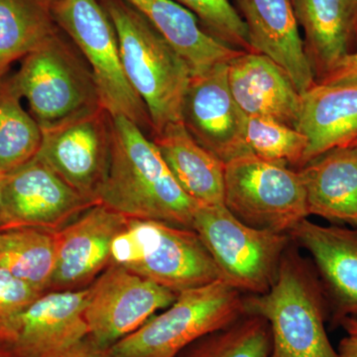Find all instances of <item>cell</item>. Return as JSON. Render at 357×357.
I'll list each match as a JSON object with an SVG mask.
<instances>
[{
    "mask_svg": "<svg viewBox=\"0 0 357 357\" xmlns=\"http://www.w3.org/2000/svg\"><path fill=\"white\" fill-rule=\"evenodd\" d=\"M110 134L109 165L96 204L128 218L192 229L199 204L183 191L153 141L124 116H110Z\"/></svg>",
    "mask_w": 357,
    "mask_h": 357,
    "instance_id": "cell-1",
    "label": "cell"
},
{
    "mask_svg": "<svg viewBox=\"0 0 357 357\" xmlns=\"http://www.w3.org/2000/svg\"><path fill=\"white\" fill-rule=\"evenodd\" d=\"M116 31L124 73L144 102L152 133L183 122L192 73L184 58L140 13L123 0H102Z\"/></svg>",
    "mask_w": 357,
    "mask_h": 357,
    "instance_id": "cell-2",
    "label": "cell"
},
{
    "mask_svg": "<svg viewBox=\"0 0 357 357\" xmlns=\"http://www.w3.org/2000/svg\"><path fill=\"white\" fill-rule=\"evenodd\" d=\"M293 246L282 256L270 290L244 297V312L266 319L269 357H338L326 330L328 305L318 273Z\"/></svg>",
    "mask_w": 357,
    "mask_h": 357,
    "instance_id": "cell-3",
    "label": "cell"
},
{
    "mask_svg": "<svg viewBox=\"0 0 357 357\" xmlns=\"http://www.w3.org/2000/svg\"><path fill=\"white\" fill-rule=\"evenodd\" d=\"M112 263L177 294L222 279L194 229L159 220L128 218L112 243Z\"/></svg>",
    "mask_w": 357,
    "mask_h": 357,
    "instance_id": "cell-4",
    "label": "cell"
},
{
    "mask_svg": "<svg viewBox=\"0 0 357 357\" xmlns=\"http://www.w3.org/2000/svg\"><path fill=\"white\" fill-rule=\"evenodd\" d=\"M244 297L220 279L178 293L158 316L107 349L109 357H177L199 338L241 318Z\"/></svg>",
    "mask_w": 357,
    "mask_h": 357,
    "instance_id": "cell-5",
    "label": "cell"
},
{
    "mask_svg": "<svg viewBox=\"0 0 357 357\" xmlns=\"http://www.w3.org/2000/svg\"><path fill=\"white\" fill-rule=\"evenodd\" d=\"M11 79L42 130L102 109L89 65L59 33L23 58Z\"/></svg>",
    "mask_w": 357,
    "mask_h": 357,
    "instance_id": "cell-6",
    "label": "cell"
},
{
    "mask_svg": "<svg viewBox=\"0 0 357 357\" xmlns=\"http://www.w3.org/2000/svg\"><path fill=\"white\" fill-rule=\"evenodd\" d=\"M50 11L86 59L102 109L110 116L126 117L152 132L146 107L126 76L116 31L102 4L98 0H57Z\"/></svg>",
    "mask_w": 357,
    "mask_h": 357,
    "instance_id": "cell-7",
    "label": "cell"
},
{
    "mask_svg": "<svg viewBox=\"0 0 357 357\" xmlns=\"http://www.w3.org/2000/svg\"><path fill=\"white\" fill-rule=\"evenodd\" d=\"M192 229L215 260L223 280L250 295L270 290L282 256L292 243L288 234L255 229L241 222L225 204L198 206Z\"/></svg>",
    "mask_w": 357,
    "mask_h": 357,
    "instance_id": "cell-8",
    "label": "cell"
},
{
    "mask_svg": "<svg viewBox=\"0 0 357 357\" xmlns=\"http://www.w3.org/2000/svg\"><path fill=\"white\" fill-rule=\"evenodd\" d=\"M225 206L245 225L280 234L309 217L299 171L252 154L225 163Z\"/></svg>",
    "mask_w": 357,
    "mask_h": 357,
    "instance_id": "cell-9",
    "label": "cell"
},
{
    "mask_svg": "<svg viewBox=\"0 0 357 357\" xmlns=\"http://www.w3.org/2000/svg\"><path fill=\"white\" fill-rule=\"evenodd\" d=\"M178 294L110 263L88 287L84 319L89 338L107 351L137 331Z\"/></svg>",
    "mask_w": 357,
    "mask_h": 357,
    "instance_id": "cell-10",
    "label": "cell"
},
{
    "mask_svg": "<svg viewBox=\"0 0 357 357\" xmlns=\"http://www.w3.org/2000/svg\"><path fill=\"white\" fill-rule=\"evenodd\" d=\"M93 204L35 156L6 174L0 230L57 231Z\"/></svg>",
    "mask_w": 357,
    "mask_h": 357,
    "instance_id": "cell-11",
    "label": "cell"
},
{
    "mask_svg": "<svg viewBox=\"0 0 357 357\" xmlns=\"http://www.w3.org/2000/svg\"><path fill=\"white\" fill-rule=\"evenodd\" d=\"M36 155L84 197L96 202L110 154V115L100 109L42 130Z\"/></svg>",
    "mask_w": 357,
    "mask_h": 357,
    "instance_id": "cell-12",
    "label": "cell"
},
{
    "mask_svg": "<svg viewBox=\"0 0 357 357\" xmlns=\"http://www.w3.org/2000/svg\"><path fill=\"white\" fill-rule=\"evenodd\" d=\"M183 123L199 144L225 163L251 154L245 139L246 115L229 89V63L192 77Z\"/></svg>",
    "mask_w": 357,
    "mask_h": 357,
    "instance_id": "cell-13",
    "label": "cell"
},
{
    "mask_svg": "<svg viewBox=\"0 0 357 357\" xmlns=\"http://www.w3.org/2000/svg\"><path fill=\"white\" fill-rule=\"evenodd\" d=\"M128 218L96 204L79 217L54 231L56 264L49 291L88 288L112 263L115 237Z\"/></svg>",
    "mask_w": 357,
    "mask_h": 357,
    "instance_id": "cell-14",
    "label": "cell"
},
{
    "mask_svg": "<svg viewBox=\"0 0 357 357\" xmlns=\"http://www.w3.org/2000/svg\"><path fill=\"white\" fill-rule=\"evenodd\" d=\"M289 236L311 255L332 328L344 319H357V227L321 225L306 218Z\"/></svg>",
    "mask_w": 357,
    "mask_h": 357,
    "instance_id": "cell-15",
    "label": "cell"
},
{
    "mask_svg": "<svg viewBox=\"0 0 357 357\" xmlns=\"http://www.w3.org/2000/svg\"><path fill=\"white\" fill-rule=\"evenodd\" d=\"M88 288L47 291L21 316L10 357H63L89 337L84 319Z\"/></svg>",
    "mask_w": 357,
    "mask_h": 357,
    "instance_id": "cell-16",
    "label": "cell"
},
{
    "mask_svg": "<svg viewBox=\"0 0 357 357\" xmlns=\"http://www.w3.org/2000/svg\"><path fill=\"white\" fill-rule=\"evenodd\" d=\"M251 48L286 70L301 95L317 84L291 0H236Z\"/></svg>",
    "mask_w": 357,
    "mask_h": 357,
    "instance_id": "cell-17",
    "label": "cell"
},
{
    "mask_svg": "<svg viewBox=\"0 0 357 357\" xmlns=\"http://www.w3.org/2000/svg\"><path fill=\"white\" fill-rule=\"evenodd\" d=\"M229 84L246 116L269 117L297 126L302 95L272 59L256 52H241L229 62Z\"/></svg>",
    "mask_w": 357,
    "mask_h": 357,
    "instance_id": "cell-18",
    "label": "cell"
},
{
    "mask_svg": "<svg viewBox=\"0 0 357 357\" xmlns=\"http://www.w3.org/2000/svg\"><path fill=\"white\" fill-rule=\"evenodd\" d=\"M316 82L357 51V0H291Z\"/></svg>",
    "mask_w": 357,
    "mask_h": 357,
    "instance_id": "cell-19",
    "label": "cell"
},
{
    "mask_svg": "<svg viewBox=\"0 0 357 357\" xmlns=\"http://www.w3.org/2000/svg\"><path fill=\"white\" fill-rule=\"evenodd\" d=\"M298 171L309 215L357 227V141L328 150Z\"/></svg>",
    "mask_w": 357,
    "mask_h": 357,
    "instance_id": "cell-20",
    "label": "cell"
},
{
    "mask_svg": "<svg viewBox=\"0 0 357 357\" xmlns=\"http://www.w3.org/2000/svg\"><path fill=\"white\" fill-rule=\"evenodd\" d=\"M296 128L307 139L302 167L328 150L356 142L357 83L314 84L302 95Z\"/></svg>",
    "mask_w": 357,
    "mask_h": 357,
    "instance_id": "cell-21",
    "label": "cell"
},
{
    "mask_svg": "<svg viewBox=\"0 0 357 357\" xmlns=\"http://www.w3.org/2000/svg\"><path fill=\"white\" fill-rule=\"evenodd\" d=\"M152 141L192 201L199 206L225 204V162L199 144L183 122L166 126Z\"/></svg>",
    "mask_w": 357,
    "mask_h": 357,
    "instance_id": "cell-22",
    "label": "cell"
},
{
    "mask_svg": "<svg viewBox=\"0 0 357 357\" xmlns=\"http://www.w3.org/2000/svg\"><path fill=\"white\" fill-rule=\"evenodd\" d=\"M145 18L185 59L192 76L203 74L241 53L199 27L198 18L174 0H123Z\"/></svg>",
    "mask_w": 357,
    "mask_h": 357,
    "instance_id": "cell-23",
    "label": "cell"
},
{
    "mask_svg": "<svg viewBox=\"0 0 357 357\" xmlns=\"http://www.w3.org/2000/svg\"><path fill=\"white\" fill-rule=\"evenodd\" d=\"M58 33L50 7L40 0H0V77Z\"/></svg>",
    "mask_w": 357,
    "mask_h": 357,
    "instance_id": "cell-24",
    "label": "cell"
},
{
    "mask_svg": "<svg viewBox=\"0 0 357 357\" xmlns=\"http://www.w3.org/2000/svg\"><path fill=\"white\" fill-rule=\"evenodd\" d=\"M0 249V269L40 293L50 290L56 264L54 231L39 229L4 230Z\"/></svg>",
    "mask_w": 357,
    "mask_h": 357,
    "instance_id": "cell-25",
    "label": "cell"
},
{
    "mask_svg": "<svg viewBox=\"0 0 357 357\" xmlns=\"http://www.w3.org/2000/svg\"><path fill=\"white\" fill-rule=\"evenodd\" d=\"M11 76L0 77V172L9 173L38 154L43 133L26 112Z\"/></svg>",
    "mask_w": 357,
    "mask_h": 357,
    "instance_id": "cell-26",
    "label": "cell"
},
{
    "mask_svg": "<svg viewBox=\"0 0 357 357\" xmlns=\"http://www.w3.org/2000/svg\"><path fill=\"white\" fill-rule=\"evenodd\" d=\"M271 347L266 319L244 314L230 325L199 338L177 357H269Z\"/></svg>",
    "mask_w": 357,
    "mask_h": 357,
    "instance_id": "cell-27",
    "label": "cell"
},
{
    "mask_svg": "<svg viewBox=\"0 0 357 357\" xmlns=\"http://www.w3.org/2000/svg\"><path fill=\"white\" fill-rule=\"evenodd\" d=\"M245 139L249 151L258 158L302 167L307 139L297 128L269 117L246 116Z\"/></svg>",
    "mask_w": 357,
    "mask_h": 357,
    "instance_id": "cell-28",
    "label": "cell"
},
{
    "mask_svg": "<svg viewBox=\"0 0 357 357\" xmlns=\"http://www.w3.org/2000/svg\"><path fill=\"white\" fill-rule=\"evenodd\" d=\"M174 1L194 14L213 38L237 50L253 52L245 23L229 0Z\"/></svg>",
    "mask_w": 357,
    "mask_h": 357,
    "instance_id": "cell-29",
    "label": "cell"
},
{
    "mask_svg": "<svg viewBox=\"0 0 357 357\" xmlns=\"http://www.w3.org/2000/svg\"><path fill=\"white\" fill-rule=\"evenodd\" d=\"M41 294L0 269V349L6 351L13 344L21 316Z\"/></svg>",
    "mask_w": 357,
    "mask_h": 357,
    "instance_id": "cell-30",
    "label": "cell"
},
{
    "mask_svg": "<svg viewBox=\"0 0 357 357\" xmlns=\"http://www.w3.org/2000/svg\"><path fill=\"white\" fill-rule=\"evenodd\" d=\"M356 83H357V51L349 58L345 59L337 69L326 75L317 84L337 86V84Z\"/></svg>",
    "mask_w": 357,
    "mask_h": 357,
    "instance_id": "cell-31",
    "label": "cell"
},
{
    "mask_svg": "<svg viewBox=\"0 0 357 357\" xmlns=\"http://www.w3.org/2000/svg\"><path fill=\"white\" fill-rule=\"evenodd\" d=\"M63 357H109L107 351L96 347L89 337Z\"/></svg>",
    "mask_w": 357,
    "mask_h": 357,
    "instance_id": "cell-32",
    "label": "cell"
},
{
    "mask_svg": "<svg viewBox=\"0 0 357 357\" xmlns=\"http://www.w3.org/2000/svg\"><path fill=\"white\" fill-rule=\"evenodd\" d=\"M338 357H357V335H347L337 347Z\"/></svg>",
    "mask_w": 357,
    "mask_h": 357,
    "instance_id": "cell-33",
    "label": "cell"
},
{
    "mask_svg": "<svg viewBox=\"0 0 357 357\" xmlns=\"http://www.w3.org/2000/svg\"><path fill=\"white\" fill-rule=\"evenodd\" d=\"M340 326L344 328L347 335H357V319H344Z\"/></svg>",
    "mask_w": 357,
    "mask_h": 357,
    "instance_id": "cell-34",
    "label": "cell"
},
{
    "mask_svg": "<svg viewBox=\"0 0 357 357\" xmlns=\"http://www.w3.org/2000/svg\"><path fill=\"white\" fill-rule=\"evenodd\" d=\"M6 176V173L0 172V220H1L2 208H3V187Z\"/></svg>",
    "mask_w": 357,
    "mask_h": 357,
    "instance_id": "cell-35",
    "label": "cell"
},
{
    "mask_svg": "<svg viewBox=\"0 0 357 357\" xmlns=\"http://www.w3.org/2000/svg\"><path fill=\"white\" fill-rule=\"evenodd\" d=\"M6 231L0 230V249L3 248L4 243H6Z\"/></svg>",
    "mask_w": 357,
    "mask_h": 357,
    "instance_id": "cell-36",
    "label": "cell"
},
{
    "mask_svg": "<svg viewBox=\"0 0 357 357\" xmlns=\"http://www.w3.org/2000/svg\"><path fill=\"white\" fill-rule=\"evenodd\" d=\"M40 1L43 2L45 6L50 7L52 6V4H53L54 2L57 1V0H40Z\"/></svg>",
    "mask_w": 357,
    "mask_h": 357,
    "instance_id": "cell-37",
    "label": "cell"
},
{
    "mask_svg": "<svg viewBox=\"0 0 357 357\" xmlns=\"http://www.w3.org/2000/svg\"><path fill=\"white\" fill-rule=\"evenodd\" d=\"M0 357H10V356H9L8 354H7L6 351H2V349H0Z\"/></svg>",
    "mask_w": 357,
    "mask_h": 357,
    "instance_id": "cell-38",
    "label": "cell"
},
{
    "mask_svg": "<svg viewBox=\"0 0 357 357\" xmlns=\"http://www.w3.org/2000/svg\"><path fill=\"white\" fill-rule=\"evenodd\" d=\"M357 141V140H356Z\"/></svg>",
    "mask_w": 357,
    "mask_h": 357,
    "instance_id": "cell-39",
    "label": "cell"
}]
</instances>
